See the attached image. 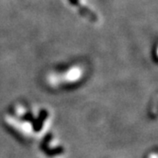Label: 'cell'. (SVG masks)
<instances>
[{
  "label": "cell",
  "instance_id": "1",
  "mask_svg": "<svg viewBox=\"0 0 158 158\" xmlns=\"http://www.w3.org/2000/svg\"><path fill=\"white\" fill-rule=\"evenodd\" d=\"M69 2H70V4L72 5V6H77L79 5L78 3V0H69Z\"/></svg>",
  "mask_w": 158,
  "mask_h": 158
}]
</instances>
